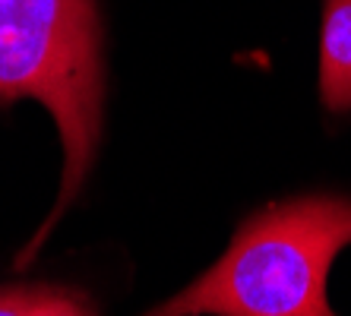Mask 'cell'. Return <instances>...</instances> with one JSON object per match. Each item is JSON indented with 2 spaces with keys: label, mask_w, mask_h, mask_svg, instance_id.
I'll list each match as a JSON object with an SVG mask.
<instances>
[{
  "label": "cell",
  "mask_w": 351,
  "mask_h": 316,
  "mask_svg": "<svg viewBox=\"0 0 351 316\" xmlns=\"http://www.w3.org/2000/svg\"><path fill=\"white\" fill-rule=\"evenodd\" d=\"M351 247V199L304 196L247 219L190 288L146 316H335L332 260Z\"/></svg>",
  "instance_id": "cell-1"
},
{
  "label": "cell",
  "mask_w": 351,
  "mask_h": 316,
  "mask_svg": "<svg viewBox=\"0 0 351 316\" xmlns=\"http://www.w3.org/2000/svg\"><path fill=\"white\" fill-rule=\"evenodd\" d=\"M19 98L48 108L64 143L60 199L19 256L25 263L80 193L101 136L95 0H0V105Z\"/></svg>",
  "instance_id": "cell-2"
},
{
  "label": "cell",
  "mask_w": 351,
  "mask_h": 316,
  "mask_svg": "<svg viewBox=\"0 0 351 316\" xmlns=\"http://www.w3.org/2000/svg\"><path fill=\"white\" fill-rule=\"evenodd\" d=\"M319 98L329 111H351V0H326L323 7Z\"/></svg>",
  "instance_id": "cell-3"
},
{
  "label": "cell",
  "mask_w": 351,
  "mask_h": 316,
  "mask_svg": "<svg viewBox=\"0 0 351 316\" xmlns=\"http://www.w3.org/2000/svg\"><path fill=\"white\" fill-rule=\"evenodd\" d=\"M0 316H95L89 297L54 284L0 288Z\"/></svg>",
  "instance_id": "cell-4"
}]
</instances>
